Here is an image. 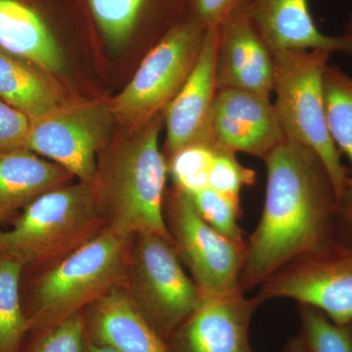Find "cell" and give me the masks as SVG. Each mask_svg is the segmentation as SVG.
I'll use <instances>...</instances> for the list:
<instances>
[{
  "mask_svg": "<svg viewBox=\"0 0 352 352\" xmlns=\"http://www.w3.org/2000/svg\"><path fill=\"white\" fill-rule=\"evenodd\" d=\"M264 163L263 214L247 240L241 272L245 294L292 261L339 242V200L318 155L287 139Z\"/></svg>",
  "mask_w": 352,
  "mask_h": 352,
  "instance_id": "6da1fadb",
  "label": "cell"
},
{
  "mask_svg": "<svg viewBox=\"0 0 352 352\" xmlns=\"http://www.w3.org/2000/svg\"><path fill=\"white\" fill-rule=\"evenodd\" d=\"M163 124L160 113L133 129L98 171L94 186L106 226L131 236L156 234L173 243L164 212L168 171L160 148Z\"/></svg>",
  "mask_w": 352,
  "mask_h": 352,
  "instance_id": "7a4b0ae2",
  "label": "cell"
},
{
  "mask_svg": "<svg viewBox=\"0 0 352 352\" xmlns=\"http://www.w3.org/2000/svg\"><path fill=\"white\" fill-rule=\"evenodd\" d=\"M134 236L106 226L39 278L32 296L31 330L80 314L129 279Z\"/></svg>",
  "mask_w": 352,
  "mask_h": 352,
  "instance_id": "3957f363",
  "label": "cell"
},
{
  "mask_svg": "<svg viewBox=\"0 0 352 352\" xmlns=\"http://www.w3.org/2000/svg\"><path fill=\"white\" fill-rule=\"evenodd\" d=\"M332 52L283 50L273 53L274 108L285 135L314 150L332 180L339 204L349 184V170L329 131L324 78Z\"/></svg>",
  "mask_w": 352,
  "mask_h": 352,
  "instance_id": "277c9868",
  "label": "cell"
},
{
  "mask_svg": "<svg viewBox=\"0 0 352 352\" xmlns=\"http://www.w3.org/2000/svg\"><path fill=\"white\" fill-rule=\"evenodd\" d=\"M106 226L94 185H69L39 196L0 232V254L23 265L63 258Z\"/></svg>",
  "mask_w": 352,
  "mask_h": 352,
  "instance_id": "5b68a950",
  "label": "cell"
},
{
  "mask_svg": "<svg viewBox=\"0 0 352 352\" xmlns=\"http://www.w3.org/2000/svg\"><path fill=\"white\" fill-rule=\"evenodd\" d=\"M207 30L184 18L150 48L131 82L110 103L115 120L135 129L163 112L193 71Z\"/></svg>",
  "mask_w": 352,
  "mask_h": 352,
  "instance_id": "8992f818",
  "label": "cell"
},
{
  "mask_svg": "<svg viewBox=\"0 0 352 352\" xmlns=\"http://www.w3.org/2000/svg\"><path fill=\"white\" fill-rule=\"evenodd\" d=\"M129 278L132 296L163 339L173 335L203 298L173 243L156 234L134 236Z\"/></svg>",
  "mask_w": 352,
  "mask_h": 352,
  "instance_id": "52a82bcc",
  "label": "cell"
},
{
  "mask_svg": "<svg viewBox=\"0 0 352 352\" xmlns=\"http://www.w3.org/2000/svg\"><path fill=\"white\" fill-rule=\"evenodd\" d=\"M164 219L173 247L186 264L204 296L241 291L240 277L247 244L229 240L208 224L189 194L173 190L164 198Z\"/></svg>",
  "mask_w": 352,
  "mask_h": 352,
  "instance_id": "ba28073f",
  "label": "cell"
},
{
  "mask_svg": "<svg viewBox=\"0 0 352 352\" xmlns=\"http://www.w3.org/2000/svg\"><path fill=\"white\" fill-rule=\"evenodd\" d=\"M113 118L110 104L60 107L31 120L24 149L59 164L80 182L94 185L97 154L107 143Z\"/></svg>",
  "mask_w": 352,
  "mask_h": 352,
  "instance_id": "9c48e42d",
  "label": "cell"
},
{
  "mask_svg": "<svg viewBox=\"0 0 352 352\" xmlns=\"http://www.w3.org/2000/svg\"><path fill=\"white\" fill-rule=\"evenodd\" d=\"M264 300L289 298L337 324L352 321V249L340 243L292 261L259 286Z\"/></svg>",
  "mask_w": 352,
  "mask_h": 352,
  "instance_id": "30bf717a",
  "label": "cell"
},
{
  "mask_svg": "<svg viewBox=\"0 0 352 352\" xmlns=\"http://www.w3.org/2000/svg\"><path fill=\"white\" fill-rule=\"evenodd\" d=\"M214 150L265 160L287 140L270 97L239 89H219L210 122Z\"/></svg>",
  "mask_w": 352,
  "mask_h": 352,
  "instance_id": "8fae6325",
  "label": "cell"
},
{
  "mask_svg": "<svg viewBox=\"0 0 352 352\" xmlns=\"http://www.w3.org/2000/svg\"><path fill=\"white\" fill-rule=\"evenodd\" d=\"M273 80V52L252 20L250 0H243L217 27V90L229 88L270 97Z\"/></svg>",
  "mask_w": 352,
  "mask_h": 352,
  "instance_id": "7c38bea8",
  "label": "cell"
},
{
  "mask_svg": "<svg viewBox=\"0 0 352 352\" xmlns=\"http://www.w3.org/2000/svg\"><path fill=\"white\" fill-rule=\"evenodd\" d=\"M265 302L242 291L204 296L200 305L173 333L177 352H252L250 326L254 312Z\"/></svg>",
  "mask_w": 352,
  "mask_h": 352,
  "instance_id": "4fadbf2b",
  "label": "cell"
},
{
  "mask_svg": "<svg viewBox=\"0 0 352 352\" xmlns=\"http://www.w3.org/2000/svg\"><path fill=\"white\" fill-rule=\"evenodd\" d=\"M217 27L208 28L193 71L179 92L162 112L166 129L164 145L166 161L188 146L204 144L212 147L210 122L217 91Z\"/></svg>",
  "mask_w": 352,
  "mask_h": 352,
  "instance_id": "5bb4252c",
  "label": "cell"
},
{
  "mask_svg": "<svg viewBox=\"0 0 352 352\" xmlns=\"http://www.w3.org/2000/svg\"><path fill=\"white\" fill-rule=\"evenodd\" d=\"M67 0H0V48L48 73L64 68L55 23Z\"/></svg>",
  "mask_w": 352,
  "mask_h": 352,
  "instance_id": "9a60e30c",
  "label": "cell"
},
{
  "mask_svg": "<svg viewBox=\"0 0 352 352\" xmlns=\"http://www.w3.org/2000/svg\"><path fill=\"white\" fill-rule=\"evenodd\" d=\"M250 11L273 53L319 50L352 55V43L349 38L326 36L318 29L308 0H250Z\"/></svg>",
  "mask_w": 352,
  "mask_h": 352,
  "instance_id": "2e32d148",
  "label": "cell"
},
{
  "mask_svg": "<svg viewBox=\"0 0 352 352\" xmlns=\"http://www.w3.org/2000/svg\"><path fill=\"white\" fill-rule=\"evenodd\" d=\"M106 43L119 48L148 30L157 38L185 18L186 0H83Z\"/></svg>",
  "mask_w": 352,
  "mask_h": 352,
  "instance_id": "e0dca14e",
  "label": "cell"
},
{
  "mask_svg": "<svg viewBox=\"0 0 352 352\" xmlns=\"http://www.w3.org/2000/svg\"><path fill=\"white\" fill-rule=\"evenodd\" d=\"M91 331L94 342L118 352H170L124 287L92 305Z\"/></svg>",
  "mask_w": 352,
  "mask_h": 352,
  "instance_id": "ac0fdd59",
  "label": "cell"
},
{
  "mask_svg": "<svg viewBox=\"0 0 352 352\" xmlns=\"http://www.w3.org/2000/svg\"><path fill=\"white\" fill-rule=\"evenodd\" d=\"M74 177L59 164L29 150L0 154V221L10 219L39 196Z\"/></svg>",
  "mask_w": 352,
  "mask_h": 352,
  "instance_id": "d6986e66",
  "label": "cell"
},
{
  "mask_svg": "<svg viewBox=\"0 0 352 352\" xmlns=\"http://www.w3.org/2000/svg\"><path fill=\"white\" fill-rule=\"evenodd\" d=\"M31 62L0 48V99L31 120L63 106L59 92Z\"/></svg>",
  "mask_w": 352,
  "mask_h": 352,
  "instance_id": "ffe728a7",
  "label": "cell"
},
{
  "mask_svg": "<svg viewBox=\"0 0 352 352\" xmlns=\"http://www.w3.org/2000/svg\"><path fill=\"white\" fill-rule=\"evenodd\" d=\"M24 265L0 254V352H19L31 323L23 311L20 278Z\"/></svg>",
  "mask_w": 352,
  "mask_h": 352,
  "instance_id": "44dd1931",
  "label": "cell"
},
{
  "mask_svg": "<svg viewBox=\"0 0 352 352\" xmlns=\"http://www.w3.org/2000/svg\"><path fill=\"white\" fill-rule=\"evenodd\" d=\"M329 131L338 149L351 162L352 185V78L337 66H328L324 78Z\"/></svg>",
  "mask_w": 352,
  "mask_h": 352,
  "instance_id": "7402d4cb",
  "label": "cell"
},
{
  "mask_svg": "<svg viewBox=\"0 0 352 352\" xmlns=\"http://www.w3.org/2000/svg\"><path fill=\"white\" fill-rule=\"evenodd\" d=\"M302 337L309 352H352V321L337 324L314 307L298 305Z\"/></svg>",
  "mask_w": 352,
  "mask_h": 352,
  "instance_id": "603a6c76",
  "label": "cell"
},
{
  "mask_svg": "<svg viewBox=\"0 0 352 352\" xmlns=\"http://www.w3.org/2000/svg\"><path fill=\"white\" fill-rule=\"evenodd\" d=\"M188 194L208 224L229 240L240 245L247 244L244 231L239 226L242 215L240 200L220 194L210 187Z\"/></svg>",
  "mask_w": 352,
  "mask_h": 352,
  "instance_id": "cb8c5ba5",
  "label": "cell"
},
{
  "mask_svg": "<svg viewBox=\"0 0 352 352\" xmlns=\"http://www.w3.org/2000/svg\"><path fill=\"white\" fill-rule=\"evenodd\" d=\"M215 150L208 145H191L176 152L168 163L176 188L194 193L208 187V175Z\"/></svg>",
  "mask_w": 352,
  "mask_h": 352,
  "instance_id": "d4e9b609",
  "label": "cell"
},
{
  "mask_svg": "<svg viewBox=\"0 0 352 352\" xmlns=\"http://www.w3.org/2000/svg\"><path fill=\"white\" fill-rule=\"evenodd\" d=\"M256 182V171L242 166L235 153L215 150L208 175V187L230 198L240 200L245 186Z\"/></svg>",
  "mask_w": 352,
  "mask_h": 352,
  "instance_id": "484cf974",
  "label": "cell"
},
{
  "mask_svg": "<svg viewBox=\"0 0 352 352\" xmlns=\"http://www.w3.org/2000/svg\"><path fill=\"white\" fill-rule=\"evenodd\" d=\"M85 319L80 312L46 329L31 352H85Z\"/></svg>",
  "mask_w": 352,
  "mask_h": 352,
  "instance_id": "4316f807",
  "label": "cell"
},
{
  "mask_svg": "<svg viewBox=\"0 0 352 352\" xmlns=\"http://www.w3.org/2000/svg\"><path fill=\"white\" fill-rule=\"evenodd\" d=\"M31 119L0 99V154L24 149Z\"/></svg>",
  "mask_w": 352,
  "mask_h": 352,
  "instance_id": "83f0119b",
  "label": "cell"
},
{
  "mask_svg": "<svg viewBox=\"0 0 352 352\" xmlns=\"http://www.w3.org/2000/svg\"><path fill=\"white\" fill-rule=\"evenodd\" d=\"M243 0H186L185 18L201 27H219Z\"/></svg>",
  "mask_w": 352,
  "mask_h": 352,
  "instance_id": "f1b7e54d",
  "label": "cell"
},
{
  "mask_svg": "<svg viewBox=\"0 0 352 352\" xmlns=\"http://www.w3.org/2000/svg\"><path fill=\"white\" fill-rule=\"evenodd\" d=\"M338 241L340 244L352 249V185H349L340 201Z\"/></svg>",
  "mask_w": 352,
  "mask_h": 352,
  "instance_id": "f546056e",
  "label": "cell"
},
{
  "mask_svg": "<svg viewBox=\"0 0 352 352\" xmlns=\"http://www.w3.org/2000/svg\"><path fill=\"white\" fill-rule=\"evenodd\" d=\"M285 352H309L305 338L300 332L296 337L291 338L285 347Z\"/></svg>",
  "mask_w": 352,
  "mask_h": 352,
  "instance_id": "4dcf8cb0",
  "label": "cell"
},
{
  "mask_svg": "<svg viewBox=\"0 0 352 352\" xmlns=\"http://www.w3.org/2000/svg\"><path fill=\"white\" fill-rule=\"evenodd\" d=\"M85 352H118L115 349H111L104 344L95 342L94 340H90L85 344Z\"/></svg>",
  "mask_w": 352,
  "mask_h": 352,
  "instance_id": "1f68e13d",
  "label": "cell"
},
{
  "mask_svg": "<svg viewBox=\"0 0 352 352\" xmlns=\"http://www.w3.org/2000/svg\"><path fill=\"white\" fill-rule=\"evenodd\" d=\"M344 36L349 38L352 43V14L351 19L349 21V24L346 25V32H344Z\"/></svg>",
  "mask_w": 352,
  "mask_h": 352,
  "instance_id": "d6a6232c",
  "label": "cell"
}]
</instances>
